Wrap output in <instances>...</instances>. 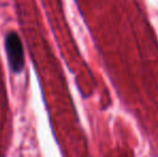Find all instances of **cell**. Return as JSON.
I'll return each mask as SVG.
<instances>
[{"instance_id": "obj_1", "label": "cell", "mask_w": 158, "mask_h": 157, "mask_svg": "<svg viewBox=\"0 0 158 157\" xmlns=\"http://www.w3.org/2000/svg\"><path fill=\"white\" fill-rule=\"evenodd\" d=\"M4 45H6V52L11 70L14 73L22 72L25 64V56H24L23 43L17 32H8L4 40Z\"/></svg>"}]
</instances>
